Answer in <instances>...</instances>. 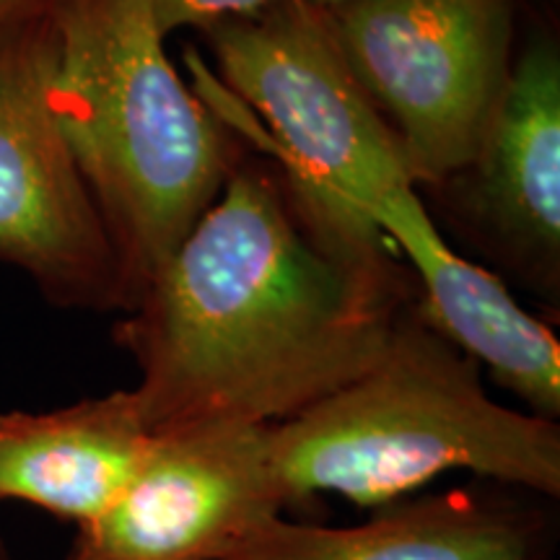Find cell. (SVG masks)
Wrapping results in <instances>:
<instances>
[{
    "label": "cell",
    "mask_w": 560,
    "mask_h": 560,
    "mask_svg": "<svg viewBox=\"0 0 560 560\" xmlns=\"http://www.w3.org/2000/svg\"><path fill=\"white\" fill-rule=\"evenodd\" d=\"M301 226L280 172L240 161L115 340L151 433L283 423L380 359L397 314Z\"/></svg>",
    "instance_id": "obj_1"
},
{
    "label": "cell",
    "mask_w": 560,
    "mask_h": 560,
    "mask_svg": "<svg viewBox=\"0 0 560 560\" xmlns=\"http://www.w3.org/2000/svg\"><path fill=\"white\" fill-rule=\"evenodd\" d=\"M52 102L107 231L128 314L240 164L221 112L182 81L151 0H55Z\"/></svg>",
    "instance_id": "obj_2"
},
{
    "label": "cell",
    "mask_w": 560,
    "mask_h": 560,
    "mask_svg": "<svg viewBox=\"0 0 560 560\" xmlns=\"http://www.w3.org/2000/svg\"><path fill=\"white\" fill-rule=\"evenodd\" d=\"M270 444L289 509L317 495L380 509L450 472L560 499L558 420L493 400L478 363L431 330L412 301L380 359L270 425Z\"/></svg>",
    "instance_id": "obj_3"
},
{
    "label": "cell",
    "mask_w": 560,
    "mask_h": 560,
    "mask_svg": "<svg viewBox=\"0 0 560 560\" xmlns=\"http://www.w3.org/2000/svg\"><path fill=\"white\" fill-rule=\"evenodd\" d=\"M223 86L257 122L247 128L312 242L363 289L410 304L408 272L371 210L412 185L395 136L335 45L327 13L278 0L206 30Z\"/></svg>",
    "instance_id": "obj_4"
},
{
    "label": "cell",
    "mask_w": 560,
    "mask_h": 560,
    "mask_svg": "<svg viewBox=\"0 0 560 560\" xmlns=\"http://www.w3.org/2000/svg\"><path fill=\"white\" fill-rule=\"evenodd\" d=\"M325 13L412 185H450L478 159L509 89L514 3L342 0Z\"/></svg>",
    "instance_id": "obj_5"
},
{
    "label": "cell",
    "mask_w": 560,
    "mask_h": 560,
    "mask_svg": "<svg viewBox=\"0 0 560 560\" xmlns=\"http://www.w3.org/2000/svg\"><path fill=\"white\" fill-rule=\"evenodd\" d=\"M52 11L0 24V262L50 304L122 312L120 270L52 102Z\"/></svg>",
    "instance_id": "obj_6"
},
{
    "label": "cell",
    "mask_w": 560,
    "mask_h": 560,
    "mask_svg": "<svg viewBox=\"0 0 560 560\" xmlns=\"http://www.w3.org/2000/svg\"><path fill=\"white\" fill-rule=\"evenodd\" d=\"M289 511L270 425L200 423L153 433L136 478L66 560H223Z\"/></svg>",
    "instance_id": "obj_7"
},
{
    "label": "cell",
    "mask_w": 560,
    "mask_h": 560,
    "mask_svg": "<svg viewBox=\"0 0 560 560\" xmlns=\"http://www.w3.org/2000/svg\"><path fill=\"white\" fill-rule=\"evenodd\" d=\"M556 503L475 480L392 501L348 527L276 516L223 560H558Z\"/></svg>",
    "instance_id": "obj_8"
},
{
    "label": "cell",
    "mask_w": 560,
    "mask_h": 560,
    "mask_svg": "<svg viewBox=\"0 0 560 560\" xmlns=\"http://www.w3.org/2000/svg\"><path fill=\"white\" fill-rule=\"evenodd\" d=\"M470 219L516 276L545 293L560 280V55L550 37L514 60L478 159L459 177ZM446 187V185H444Z\"/></svg>",
    "instance_id": "obj_9"
},
{
    "label": "cell",
    "mask_w": 560,
    "mask_h": 560,
    "mask_svg": "<svg viewBox=\"0 0 560 560\" xmlns=\"http://www.w3.org/2000/svg\"><path fill=\"white\" fill-rule=\"evenodd\" d=\"M371 221L400 249L420 285L418 317L454 348L486 366L495 382L548 420L560 416V340L522 310L506 283L462 257L441 236L418 187H405L371 210Z\"/></svg>",
    "instance_id": "obj_10"
},
{
    "label": "cell",
    "mask_w": 560,
    "mask_h": 560,
    "mask_svg": "<svg viewBox=\"0 0 560 560\" xmlns=\"http://www.w3.org/2000/svg\"><path fill=\"white\" fill-rule=\"evenodd\" d=\"M151 441L132 389L55 410L0 412V501L86 527L120 499Z\"/></svg>",
    "instance_id": "obj_11"
},
{
    "label": "cell",
    "mask_w": 560,
    "mask_h": 560,
    "mask_svg": "<svg viewBox=\"0 0 560 560\" xmlns=\"http://www.w3.org/2000/svg\"><path fill=\"white\" fill-rule=\"evenodd\" d=\"M272 3L278 0H151V11L159 32L166 37L182 26H198L206 32L226 19L260 13Z\"/></svg>",
    "instance_id": "obj_12"
},
{
    "label": "cell",
    "mask_w": 560,
    "mask_h": 560,
    "mask_svg": "<svg viewBox=\"0 0 560 560\" xmlns=\"http://www.w3.org/2000/svg\"><path fill=\"white\" fill-rule=\"evenodd\" d=\"M55 9V0H0V24L3 21H19L42 16Z\"/></svg>",
    "instance_id": "obj_13"
},
{
    "label": "cell",
    "mask_w": 560,
    "mask_h": 560,
    "mask_svg": "<svg viewBox=\"0 0 560 560\" xmlns=\"http://www.w3.org/2000/svg\"><path fill=\"white\" fill-rule=\"evenodd\" d=\"M304 3H310L312 9H319V11H330L335 5H340L342 0H304Z\"/></svg>",
    "instance_id": "obj_14"
},
{
    "label": "cell",
    "mask_w": 560,
    "mask_h": 560,
    "mask_svg": "<svg viewBox=\"0 0 560 560\" xmlns=\"http://www.w3.org/2000/svg\"><path fill=\"white\" fill-rule=\"evenodd\" d=\"M0 560H13L9 552V545H5V540H3V535H0Z\"/></svg>",
    "instance_id": "obj_15"
}]
</instances>
